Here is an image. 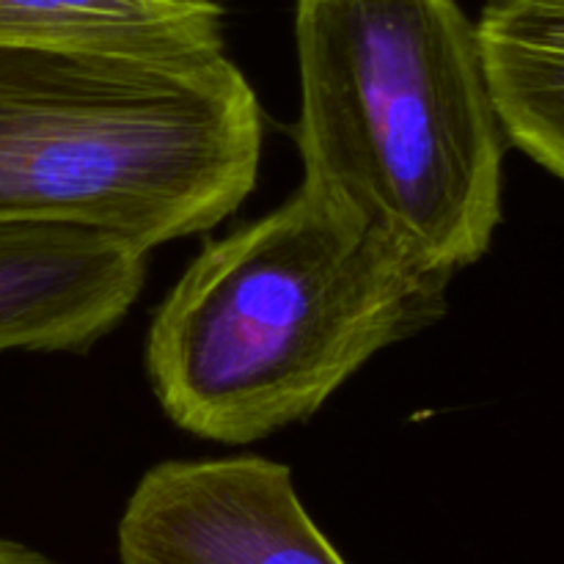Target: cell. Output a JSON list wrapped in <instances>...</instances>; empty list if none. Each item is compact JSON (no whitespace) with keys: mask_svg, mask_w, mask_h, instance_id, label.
Returning a JSON list of instances; mask_svg holds the SVG:
<instances>
[{"mask_svg":"<svg viewBox=\"0 0 564 564\" xmlns=\"http://www.w3.org/2000/svg\"><path fill=\"white\" fill-rule=\"evenodd\" d=\"M455 275L314 187L204 246L154 312L147 372L185 433L240 446L312 419L446 314Z\"/></svg>","mask_w":564,"mask_h":564,"instance_id":"cell-1","label":"cell"},{"mask_svg":"<svg viewBox=\"0 0 564 564\" xmlns=\"http://www.w3.org/2000/svg\"><path fill=\"white\" fill-rule=\"evenodd\" d=\"M303 185L441 273L501 224L505 127L460 0H295Z\"/></svg>","mask_w":564,"mask_h":564,"instance_id":"cell-2","label":"cell"},{"mask_svg":"<svg viewBox=\"0 0 564 564\" xmlns=\"http://www.w3.org/2000/svg\"><path fill=\"white\" fill-rule=\"evenodd\" d=\"M262 138V105L226 53L0 50V220L86 226L152 251L246 202Z\"/></svg>","mask_w":564,"mask_h":564,"instance_id":"cell-3","label":"cell"},{"mask_svg":"<svg viewBox=\"0 0 564 564\" xmlns=\"http://www.w3.org/2000/svg\"><path fill=\"white\" fill-rule=\"evenodd\" d=\"M121 564H347L268 457L169 460L135 485L116 529Z\"/></svg>","mask_w":564,"mask_h":564,"instance_id":"cell-4","label":"cell"},{"mask_svg":"<svg viewBox=\"0 0 564 564\" xmlns=\"http://www.w3.org/2000/svg\"><path fill=\"white\" fill-rule=\"evenodd\" d=\"M149 253L86 226L0 220V352H86L141 295Z\"/></svg>","mask_w":564,"mask_h":564,"instance_id":"cell-5","label":"cell"},{"mask_svg":"<svg viewBox=\"0 0 564 564\" xmlns=\"http://www.w3.org/2000/svg\"><path fill=\"white\" fill-rule=\"evenodd\" d=\"M0 50L196 61L224 53L215 0H0Z\"/></svg>","mask_w":564,"mask_h":564,"instance_id":"cell-6","label":"cell"},{"mask_svg":"<svg viewBox=\"0 0 564 564\" xmlns=\"http://www.w3.org/2000/svg\"><path fill=\"white\" fill-rule=\"evenodd\" d=\"M477 33L507 141L564 182V0H488Z\"/></svg>","mask_w":564,"mask_h":564,"instance_id":"cell-7","label":"cell"},{"mask_svg":"<svg viewBox=\"0 0 564 564\" xmlns=\"http://www.w3.org/2000/svg\"><path fill=\"white\" fill-rule=\"evenodd\" d=\"M0 564H61L53 556L42 554L36 549H28V545L17 543V540L0 538Z\"/></svg>","mask_w":564,"mask_h":564,"instance_id":"cell-8","label":"cell"}]
</instances>
